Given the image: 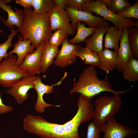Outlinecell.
Returning a JSON list of instances; mask_svg holds the SVG:
<instances>
[{
  "label": "cell",
  "mask_w": 138,
  "mask_h": 138,
  "mask_svg": "<svg viewBox=\"0 0 138 138\" xmlns=\"http://www.w3.org/2000/svg\"><path fill=\"white\" fill-rule=\"evenodd\" d=\"M24 19L19 31L22 40L32 41V44L37 48L42 43L48 40L52 33L49 13L39 14L31 7L22 10Z\"/></svg>",
  "instance_id": "cell-1"
},
{
  "label": "cell",
  "mask_w": 138,
  "mask_h": 138,
  "mask_svg": "<svg viewBox=\"0 0 138 138\" xmlns=\"http://www.w3.org/2000/svg\"><path fill=\"white\" fill-rule=\"evenodd\" d=\"M97 74L94 66L90 65L85 68L79 75L77 82H75V79H74L70 95L79 93L91 100L103 92H109L114 95H120L124 94L132 88L131 87L121 91L114 90L111 88V85L107 75L103 79H100L98 77Z\"/></svg>",
  "instance_id": "cell-2"
},
{
  "label": "cell",
  "mask_w": 138,
  "mask_h": 138,
  "mask_svg": "<svg viewBox=\"0 0 138 138\" xmlns=\"http://www.w3.org/2000/svg\"><path fill=\"white\" fill-rule=\"evenodd\" d=\"M23 123L25 131L42 138H70L64 131L63 124L50 122L40 115L27 114Z\"/></svg>",
  "instance_id": "cell-3"
},
{
  "label": "cell",
  "mask_w": 138,
  "mask_h": 138,
  "mask_svg": "<svg viewBox=\"0 0 138 138\" xmlns=\"http://www.w3.org/2000/svg\"><path fill=\"white\" fill-rule=\"evenodd\" d=\"M77 104L78 110L76 114L71 120L63 124L64 131L70 138H80L78 131L80 125L94 118V108L90 100L80 95Z\"/></svg>",
  "instance_id": "cell-4"
},
{
  "label": "cell",
  "mask_w": 138,
  "mask_h": 138,
  "mask_svg": "<svg viewBox=\"0 0 138 138\" xmlns=\"http://www.w3.org/2000/svg\"><path fill=\"white\" fill-rule=\"evenodd\" d=\"M119 95L102 96L95 100L93 121L96 125L100 126L104 124L119 111L122 103Z\"/></svg>",
  "instance_id": "cell-5"
},
{
  "label": "cell",
  "mask_w": 138,
  "mask_h": 138,
  "mask_svg": "<svg viewBox=\"0 0 138 138\" xmlns=\"http://www.w3.org/2000/svg\"><path fill=\"white\" fill-rule=\"evenodd\" d=\"M103 0H90L84 4L83 10H87L95 13L102 17L105 20L113 24L117 29L122 30L125 27L130 29L134 27V20L132 18H122L108 9Z\"/></svg>",
  "instance_id": "cell-6"
},
{
  "label": "cell",
  "mask_w": 138,
  "mask_h": 138,
  "mask_svg": "<svg viewBox=\"0 0 138 138\" xmlns=\"http://www.w3.org/2000/svg\"><path fill=\"white\" fill-rule=\"evenodd\" d=\"M17 57L11 55L0 63V85L9 88L15 83L22 78L29 76L16 64Z\"/></svg>",
  "instance_id": "cell-7"
},
{
  "label": "cell",
  "mask_w": 138,
  "mask_h": 138,
  "mask_svg": "<svg viewBox=\"0 0 138 138\" xmlns=\"http://www.w3.org/2000/svg\"><path fill=\"white\" fill-rule=\"evenodd\" d=\"M67 72H65L63 76L60 80L51 85L43 84L42 82L41 78L38 76L34 82V88L36 91L37 94V100L34 106V109L37 112L43 113L45 111V108L51 106L60 107V105H53L46 103L44 100L43 96L45 94H50L52 93L54 90V87L61 84L63 80L67 77Z\"/></svg>",
  "instance_id": "cell-8"
},
{
  "label": "cell",
  "mask_w": 138,
  "mask_h": 138,
  "mask_svg": "<svg viewBox=\"0 0 138 138\" xmlns=\"http://www.w3.org/2000/svg\"><path fill=\"white\" fill-rule=\"evenodd\" d=\"M99 128L101 132L104 133L103 138H129L137 133L133 128L118 123L114 117L108 119Z\"/></svg>",
  "instance_id": "cell-9"
},
{
  "label": "cell",
  "mask_w": 138,
  "mask_h": 138,
  "mask_svg": "<svg viewBox=\"0 0 138 138\" xmlns=\"http://www.w3.org/2000/svg\"><path fill=\"white\" fill-rule=\"evenodd\" d=\"M51 30L63 29L69 35H73L75 31L72 27L70 17L64 9L55 6L49 13Z\"/></svg>",
  "instance_id": "cell-10"
},
{
  "label": "cell",
  "mask_w": 138,
  "mask_h": 138,
  "mask_svg": "<svg viewBox=\"0 0 138 138\" xmlns=\"http://www.w3.org/2000/svg\"><path fill=\"white\" fill-rule=\"evenodd\" d=\"M64 9L70 17L71 25L75 30L77 29V23L78 21L86 22L89 27H96L106 21L102 18L93 15V12L89 11L76 10L68 7Z\"/></svg>",
  "instance_id": "cell-11"
},
{
  "label": "cell",
  "mask_w": 138,
  "mask_h": 138,
  "mask_svg": "<svg viewBox=\"0 0 138 138\" xmlns=\"http://www.w3.org/2000/svg\"><path fill=\"white\" fill-rule=\"evenodd\" d=\"M37 76H29L22 78L7 90L6 93L13 96L18 104H22L28 98L29 90L34 88V82Z\"/></svg>",
  "instance_id": "cell-12"
},
{
  "label": "cell",
  "mask_w": 138,
  "mask_h": 138,
  "mask_svg": "<svg viewBox=\"0 0 138 138\" xmlns=\"http://www.w3.org/2000/svg\"><path fill=\"white\" fill-rule=\"evenodd\" d=\"M68 37L63 42L61 49L59 51L54 63L56 66L64 68L74 64L77 59L76 52L81 44L78 45L69 43Z\"/></svg>",
  "instance_id": "cell-13"
},
{
  "label": "cell",
  "mask_w": 138,
  "mask_h": 138,
  "mask_svg": "<svg viewBox=\"0 0 138 138\" xmlns=\"http://www.w3.org/2000/svg\"><path fill=\"white\" fill-rule=\"evenodd\" d=\"M45 42H43L31 53L25 57L20 68L26 72L29 76L39 75L42 72L40 60L42 53Z\"/></svg>",
  "instance_id": "cell-14"
},
{
  "label": "cell",
  "mask_w": 138,
  "mask_h": 138,
  "mask_svg": "<svg viewBox=\"0 0 138 138\" xmlns=\"http://www.w3.org/2000/svg\"><path fill=\"white\" fill-rule=\"evenodd\" d=\"M129 28L124 27L120 40V45L117 52L118 60L117 68L119 72L122 70L128 60L133 57L130 48L128 39Z\"/></svg>",
  "instance_id": "cell-15"
},
{
  "label": "cell",
  "mask_w": 138,
  "mask_h": 138,
  "mask_svg": "<svg viewBox=\"0 0 138 138\" xmlns=\"http://www.w3.org/2000/svg\"><path fill=\"white\" fill-rule=\"evenodd\" d=\"M109 27V23L106 21L97 27L92 36L84 41L85 47L97 53L101 52L103 49L104 35Z\"/></svg>",
  "instance_id": "cell-16"
},
{
  "label": "cell",
  "mask_w": 138,
  "mask_h": 138,
  "mask_svg": "<svg viewBox=\"0 0 138 138\" xmlns=\"http://www.w3.org/2000/svg\"><path fill=\"white\" fill-rule=\"evenodd\" d=\"M0 8L3 11L6 12L8 15L6 20L2 19V21L6 26L10 29L13 28L15 25L18 28L19 32L22 27L24 19V14L21 9L15 7V11L11 8L10 5L6 4L4 0H0Z\"/></svg>",
  "instance_id": "cell-17"
},
{
  "label": "cell",
  "mask_w": 138,
  "mask_h": 138,
  "mask_svg": "<svg viewBox=\"0 0 138 138\" xmlns=\"http://www.w3.org/2000/svg\"><path fill=\"white\" fill-rule=\"evenodd\" d=\"M18 41L14 44L13 50L8 53L9 55L15 53L17 55L16 61V64L19 66L22 63L26 56L29 53H31L35 48L32 44V41L28 40H22L20 34L18 35Z\"/></svg>",
  "instance_id": "cell-18"
},
{
  "label": "cell",
  "mask_w": 138,
  "mask_h": 138,
  "mask_svg": "<svg viewBox=\"0 0 138 138\" xmlns=\"http://www.w3.org/2000/svg\"><path fill=\"white\" fill-rule=\"evenodd\" d=\"M98 54L101 62L98 66L100 69L108 73L117 68L118 60L117 52L105 48Z\"/></svg>",
  "instance_id": "cell-19"
},
{
  "label": "cell",
  "mask_w": 138,
  "mask_h": 138,
  "mask_svg": "<svg viewBox=\"0 0 138 138\" xmlns=\"http://www.w3.org/2000/svg\"><path fill=\"white\" fill-rule=\"evenodd\" d=\"M48 40L45 42L40 60L41 71L43 73H45L49 67L54 63V59L59 51L58 47L49 44Z\"/></svg>",
  "instance_id": "cell-20"
},
{
  "label": "cell",
  "mask_w": 138,
  "mask_h": 138,
  "mask_svg": "<svg viewBox=\"0 0 138 138\" xmlns=\"http://www.w3.org/2000/svg\"><path fill=\"white\" fill-rule=\"evenodd\" d=\"M123 32V29L119 30L112 26L109 27L105 33L104 38L105 48L111 49L117 52L119 48V42Z\"/></svg>",
  "instance_id": "cell-21"
},
{
  "label": "cell",
  "mask_w": 138,
  "mask_h": 138,
  "mask_svg": "<svg viewBox=\"0 0 138 138\" xmlns=\"http://www.w3.org/2000/svg\"><path fill=\"white\" fill-rule=\"evenodd\" d=\"M76 56L80 58L86 65L98 66L101 63L98 53L87 47H82V45L77 49Z\"/></svg>",
  "instance_id": "cell-22"
},
{
  "label": "cell",
  "mask_w": 138,
  "mask_h": 138,
  "mask_svg": "<svg viewBox=\"0 0 138 138\" xmlns=\"http://www.w3.org/2000/svg\"><path fill=\"white\" fill-rule=\"evenodd\" d=\"M96 28V27H86L85 22L82 24L81 21L78 22L77 23L76 33L73 38L69 40V43L75 45L84 41L88 37L94 33Z\"/></svg>",
  "instance_id": "cell-23"
},
{
  "label": "cell",
  "mask_w": 138,
  "mask_h": 138,
  "mask_svg": "<svg viewBox=\"0 0 138 138\" xmlns=\"http://www.w3.org/2000/svg\"><path fill=\"white\" fill-rule=\"evenodd\" d=\"M122 72L123 78L130 82L138 81V60L133 57L130 58L123 68Z\"/></svg>",
  "instance_id": "cell-24"
},
{
  "label": "cell",
  "mask_w": 138,
  "mask_h": 138,
  "mask_svg": "<svg viewBox=\"0 0 138 138\" xmlns=\"http://www.w3.org/2000/svg\"><path fill=\"white\" fill-rule=\"evenodd\" d=\"M32 6L35 13L42 14L49 13L55 5L53 0H32Z\"/></svg>",
  "instance_id": "cell-25"
},
{
  "label": "cell",
  "mask_w": 138,
  "mask_h": 138,
  "mask_svg": "<svg viewBox=\"0 0 138 138\" xmlns=\"http://www.w3.org/2000/svg\"><path fill=\"white\" fill-rule=\"evenodd\" d=\"M129 46L132 57L138 58V27L129 28L128 35Z\"/></svg>",
  "instance_id": "cell-26"
},
{
  "label": "cell",
  "mask_w": 138,
  "mask_h": 138,
  "mask_svg": "<svg viewBox=\"0 0 138 138\" xmlns=\"http://www.w3.org/2000/svg\"><path fill=\"white\" fill-rule=\"evenodd\" d=\"M11 33L8 35L7 40L3 43H0V63L2 61L3 58H6L10 56L7 53L8 49L10 47L14 45V44L12 43V40L14 37L17 34L19 30L18 29L15 30L14 27L11 29Z\"/></svg>",
  "instance_id": "cell-27"
},
{
  "label": "cell",
  "mask_w": 138,
  "mask_h": 138,
  "mask_svg": "<svg viewBox=\"0 0 138 138\" xmlns=\"http://www.w3.org/2000/svg\"><path fill=\"white\" fill-rule=\"evenodd\" d=\"M69 34L65 30L58 29L52 33L48 40V43L53 46L58 47L62 44Z\"/></svg>",
  "instance_id": "cell-28"
},
{
  "label": "cell",
  "mask_w": 138,
  "mask_h": 138,
  "mask_svg": "<svg viewBox=\"0 0 138 138\" xmlns=\"http://www.w3.org/2000/svg\"><path fill=\"white\" fill-rule=\"evenodd\" d=\"M124 18H134L138 19V1L123 11L117 14Z\"/></svg>",
  "instance_id": "cell-29"
},
{
  "label": "cell",
  "mask_w": 138,
  "mask_h": 138,
  "mask_svg": "<svg viewBox=\"0 0 138 138\" xmlns=\"http://www.w3.org/2000/svg\"><path fill=\"white\" fill-rule=\"evenodd\" d=\"M130 5L127 0H112L110 10L114 13L117 14Z\"/></svg>",
  "instance_id": "cell-30"
},
{
  "label": "cell",
  "mask_w": 138,
  "mask_h": 138,
  "mask_svg": "<svg viewBox=\"0 0 138 138\" xmlns=\"http://www.w3.org/2000/svg\"><path fill=\"white\" fill-rule=\"evenodd\" d=\"M99 126L96 125L93 121L88 123L87 130V138H101Z\"/></svg>",
  "instance_id": "cell-31"
},
{
  "label": "cell",
  "mask_w": 138,
  "mask_h": 138,
  "mask_svg": "<svg viewBox=\"0 0 138 138\" xmlns=\"http://www.w3.org/2000/svg\"><path fill=\"white\" fill-rule=\"evenodd\" d=\"M90 0H67L68 7L76 10H83V8L86 3Z\"/></svg>",
  "instance_id": "cell-32"
},
{
  "label": "cell",
  "mask_w": 138,
  "mask_h": 138,
  "mask_svg": "<svg viewBox=\"0 0 138 138\" xmlns=\"http://www.w3.org/2000/svg\"><path fill=\"white\" fill-rule=\"evenodd\" d=\"M0 94V114H3L12 111L13 110L12 107L10 106H7L3 102Z\"/></svg>",
  "instance_id": "cell-33"
},
{
  "label": "cell",
  "mask_w": 138,
  "mask_h": 138,
  "mask_svg": "<svg viewBox=\"0 0 138 138\" xmlns=\"http://www.w3.org/2000/svg\"><path fill=\"white\" fill-rule=\"evenodd\" d=\"M15 2L16 3L24 7L25 8L32 6V0H16Z\"/></svg>",
  "instance_id": "cell-34"
},
{
  "label": "cell",
  "mask_w": 138,
  "mask_h": 138,
  "mask_svg": "<svg viewBox=\"0 0 138 138\" xmlns=\"http://www.w3.org/2000/svg\"><path fill=\"white\" fill-rule=\"evenodd\" d=\"M55 6H59L63 9L68 6L67 0H53Z\"/></svg>",
  "instance_id": "cell-35"
},
{
  "label": "cell",
  "mask_w": 138,
  "mask_h": 138,
  "mask_svg": "<svg viewBox=\"0 0 138 138\" xmlns=\"http://www.w3.org/2000/svg\"><path fill=\"white\" fill-rule=\"evenodd\" d=\"M107 6H108V9L110 10L112 0H103Z\"/></svg>",
  "instance_id": "cell-36"
},
{
  "label": "cell",
  "mask_w": 138,
  "mask_h": 138,
  "mask_svg": "<svg viewBox=\"0 0 138 138\" xmlns=\"http://www.w3.org/2000/svg\"><path fill=\"white\" fill-rule=\"evenodd\" d=\"M135 27H138V20H137L136 21H135L134 23V26Z\"/></svg>",
  "instance_id": "cell-37"
},
{
  "label": "cell",
  "mask_w": 138,
  "mask_h": 138,
  "mask_svg": "<svg viewBox=\"0 0 138 138\" xmlns=\"http://www.w3.org/2000/svg\"><path fill=\"white\" fill-rule=\"evenodd\" d=\"M4 2L6 4H8V3H10V2L11 1V0H4Z\"/></svg>",
  "instance_id": "cell-38"
},
{
  "label": "cell",
  "mask_w": 138,
  "mask_h": 138,
  "mask_svg": "<svg viewBox=\"0 0 138 138\" xmlns=\"http://www.w3.org/2000/svg\"><path fill=\"white\" fill-rule=\"evenodd\" d=\"M3 19V17L0 16V21L2 20ZM4 32L1 29H0V33H3Z\"/></svg>",
  "instance_id": "cell-39"
}]
</instances>
